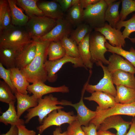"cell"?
<instances>
[{
    "mask_svg": "<svg viewBox=\"0 0 135 135\" xmlns=\"http://www.w3.org/2000/svg\"><path fill=\"white\" fill-rule=\"evenodd\" d=\"M10 10L11 22L15 26H25L30 18L26 15L17 6L16 0H7Z\"/></svg>",
    "mask_w": 135,
    "mask_h": 135,
    "instance_id": "22",
    "label": "cell"
},
{
    "mask_svg": "<svg viewBox=\"0 0 135 135\" xmlns=\"http://www.w3.org/2000/svg\"><path fill=\"white\" fill-rule=\"evenodd\" d=\"M96 114L90 123H92L98 130L102 121L106 118L114 115H124L135 117V102L128 104H116L114 107L104 110H96Z\"/></svg>",
    "mask_w": 135,
    "mask_h": 135,
    "instance_id": "7",
    "label": "cell"
},
{
    "mask_svg": "<svg viewBox=\"0 0 135 135\" xmlns=\"http://www.w3.org/2000/svg\"><path fill=\"white\" fill-rule=\"evenodd\" d=\"M121 10L120 13V20H124L129 14L135 11V1L122 0Z\"/></svg>",
    "mask_w": 135,
    "mask_h": 135,
    "instance_id": "38",
    "label": "cell"
},
{
    "mask_svg": "<svg viewBox=\"0 0 135 135\" xmlns=\"http://www.w3.org/2000/svg\"><path fill=\"white\" fill-rule=\"evenodd\" d=\"M69 62L73 64L75 68L83 67L86 69L80 58L66 55L62 58L56 60H47L45 64L47 74V80L52 82L56 81L58 78L57 72L64 64Z\"/></svg>",
    "mask_w": 135,
    "mask_h": 135,
    "instance_id": "9",
    "label": "cell"
},
{
    "mask_svg": "<svg viewBox=\"0 0 135 135\" xmlns=\"http://www.w3.org/2000/svg\"><path fill=\"white\" fill-rule=\"evenodd\" d=\"M66 132L67 135H85L81 126L76 120L69 124Z\"/></svg>",
    "mask_w": 135,
    "mask_h": 135,
    "instance_id": "40",
    "label": "cell"
},
{
    "mask_svg": "<svg viewBox=\"0 0 135 135\" xmlns=\"http://www.w3.org/2000/svg\"><path fill=\"white\" fill-rule=\"evenodd\" d=\"M92 30L88 24L85 23H82L78 26L74 30H72L70 34V38L78 44L88 33L92 32Z\"/></svg>",
    "mask_w": 135,
    "mask_h": 135,
    "instance_id": "37",
    "label": "cell"
},
{
    "mask_svg": "<svg viewBox=\"0 0 135 135\" xmlns=\"http://www.w3.org/2000/svg\"><path fill=\"white\" fill-rule=\"evenodd\" d=\"M17 53L12 49L0 47V63L8 69L16 67Z\"/></svg>",
    "mask_w": 135,
    "mask_h": 135,
    "instance_id": "30",
    "label": "cell"
},
{
    "mask_svg": "<svg viewBox=\"0 0 135 135\" xmlns=\"http://www.w3.org/2000/svg\"><path fill=\"white\" fill-rule=\"evenodd\" d=\"M56 20L44 16H35L30 19L24 26L32 39L39 40L56 25Z\"/></svg>",
    "mask_w": 135,
    "mask_h": 135,
    "instance_id": "4",
    "label": "cell"
},
{
    "mask_svg": "<svg viewBox=\"0 0 135 135\" xmlns=\"http://www.w3.org/2000/svg\"><path fill=\"white\" fill-rule=\"evenodd\" d=\"M60 5L63 12L68 10L72 6V0H55Z\"/></svg>",
    "mask_w": 135,
    "mask_h": 135,
    "instance_id": "43",
    "label": "cell"
},
{
    "mask_svg": "<svg viewBox=\"0 0 135 135\" xmlns=\"http://www.w3.org/2000/svg\"><path fill=\"white\" fill-rule=\"evenodd\" d=\"M28 92L32 93L37 99L42 98L44 95L55 92L67 93L69 92L68 87L65 85L58 87H53L47 85L44 83L38 82L30 85L27 88Z\"/></svg>",
    "mask_w": 135,
    "mask_h": 135,
    "instance_id": "15",
    "label": "cell"
},
{
    "mask_svg": "<svg viewBox=\"0 0 135 135\" xmlns=\"http://www.w3.org/2000/svg\"><path fill=\"white\" fill-rule=\"evenodd\" d=\"M85 135H97L96 126L92 123H90L88 126H82Z\"/></svg>",
    "mask_w": 135,
    "mask_h": 135,
    "instance_id": "41",
    "label": "cell"
},
{
    "mask_svg": "<svg viewBox=\"0 0 135 135\" xmlns=\"http://www.w3.org/2000/svg\"><path fill=\"white\" fill-rule=\"evenodd\" d=\"M91 32L88 33L83 40L78 44L80 58L86 69H92L93 63L91 61V56L90 49L89 38Z\"/></svg>",
    "mask_w": 135,
    "mask_h": 135,
    "instance_id": "25",
    "label": "cell"
},
{
    "mask_svg": "<svg viewBox=\"0 0 135 135\" xmlns=\"http://www.w3.org/2000/svg\"><path fill=\"white\" fill-rule=\"evenodd\" d=\"M38 100V104L36 106L27 110L28 113L24 116L26 119L25 124L28 123L32 118L38 116L39 122L41 124L44 118L51 112L55 110L64 108V107L57 105L70 106L72 103L71 102L66 100L60 101L52 94L46 96L43 98H39Z\"/></svg>",
    "mask_w": 135,
    "mask_h": 135,
    "instance_id": "3",
    "label": "cell"
},
{
    "mask_svg": "<svg viewBox=\"0 0 135 135\" xmlns=\"http://www.w3.org/2000/svg\"><path fill=\"white\" fill-rule=\"evenodd\" d=\"M100 0H80L79 4L81 7L84 9L88 6L95 4Z\"/></svg>",
    "mask_w": 135,
    "mask_h": 135,
    "instance_id": "44",
    "label": "cell"
},
{
    "mask_svg": "<svg viewBox=\"0 0 135 135\" xmlns=\"http://www.w3.org/2000/svg\"><path fill=\"white\" fill-rule=\"evenodd\" d=\"M10 87L4 81L0 80V101L7 104L15 103L16 98Z\"/></svg>",
    "mask_w": 135,
    "mask_h": 135,
    "instance_id": "36",
    "label": "cell"
},
{
    "mask_svg": "<svg viewBox=\"0 0 135 135\" xmlns=\"http://www.w3.org/2000/svg\"><path fill=\"white\" fill-rule=\"evenodd\" d=\"M97 135H116V134L108 130H98L97 132Z\"/></svg>",
    "mask_w": 135,
    "mask_h": 135,
    "instance_id": "48",
    "label": "cell"
},
{
    "mask_svg": "<svg viewBox=\"0 0 135 135\" xmlns=\"http://www.w3.org/2000/svg\"><path fill=\"white\" fill-rule=\"evenodd\" d=\"M116 94L115 97L117 103L128 104L135 102V89L123 86H116Z\"/></svg>",
    "mask_w": 135,
    "mask_h": 135,
    "instance_id": "26",
    "label": "cell"
},
{
    "mask_svg": "<svg viewBox=\"0 0 135 135\" xmlns=\"http://www.w3.org/2000/svg\"><path fill=\"white\" fill-rule=\"evenodd\" d=\"M90 96L84 97V99L96 102L98 106L96 110H104L114 107L117 104L115 97L111 94L104 92L96 91L91 94Z\"/></svg>",
    "mask_w": 135,
    "mask_h": 135,
    "instance_id": "16",
    "label": "cell"
},
{
    "mask_svg": "<svg viewBox=\"0 0 135 135\" xmlns=\"http://www.w3.org/2000/svg\"><path fill=\"white\" fill-rule=\"evenodd\" d=\"M84 9L79 4L72 6L68 10L66 19L72 26H77L84 21Z\"/></svg>",
    "mask_w": 135,
    "mask_h": 135,
    "instance_id": "29",
    "label": "cell"
},
{
    "mask_svg": "<svg viewBox=\"0 0 135 135\" xmlns=\"http://www.w3.org/2000/svg\"><path fill=\"white\" fill-rule=\"evenodd\" d=\"M35 41L36 50L34 58L30 64L20 70L30 83L38 82L44 83L47 80V77L45 64L47 60L50 42L40 40Z\"/></svg>",
    "mask_w": 135,
    "mask_h": 135,
    "instance_id": "1",
    "label": "cell"
},
{
    "mask_svg": "<svg viewBox=\"0 0 135 135\" xmlns=\"http://www.w3.org/2000/svg\"><path fill=\"white\" fill-rule=\"evenodd\" d=\"M66 55L65 50L60 41L50 42L48 51V60H57L63 57Z\"/></svg>",
    "mask_w": 135,
    "mask_h": 135,
    "instance_id": "33",
    "label": "cell"
},
{
    "mask_svg": "<svg viewBox=\"0 0 135 135\" xmlns=\"http://www.w3.org/2000/svg\"><path fill=\"white\" fill-rule=\"evenodd\" d=\"M61 132V128L59 127H57L53 131L52 135H67L66 131L62 133Z\"/></svg>",
    "mask_w": 135,
    "mask_h": 135,
    "instance_id": "47",
    "label": "cell"
},
{
    "mask_svg": "<svg viewBox=\"0 0 135 135\" xmlns=\"http://www.w3.org/2000/svg\"><path fill=\"white\" fill-rule=\"evenodd\" d=\"M90 78V77H88L87 81L84 86L80 101L76 104H73L72 103L70 105L76 110L77 113L76 116V120L81 126H88L96 114V111H92L88 108L84 104L83 101L84 96L86 91V88L88 84Z\"/></svg>",
    "mask_w": 135,
    "mask_h": 135,
    "instance_id": "12",
    "label": "cell"
},
{
    "mask_svg": "<svg viewBox=\"0 0 135 135\" xmlns=\"http://www.w3.org/2000/svg\"><path fill=\"white\" fill-rule=\"evenodd\" d=\"M18 130L17 126H11L9 130L5 134H2L0 135H18Z\"/></svg>",
    "mask_w": 135,
    "mask_h": 135,
    "instance_id": "45",
    "label": "cell"
},
{
    "mask_svg": "<svg viewBox=\"0 0 135 135\" xmlns=\"http://www.w3.org/2000/svg\"><path fill=\"white\" fill-rule=\"evenodd\" d=\"M108 6L105 0H100L84 9V21L94 29L104 26L105 13Z\"/></svg>",
    "mask_w": 135,
    "mask_h": 135,
    "instance_id": "5",
    "label": "cell"
},
{
    "mask_svg": "<svg viewBox=\"0 0 135 135\" xmlns=\"http://www.w3.org/2000/svg\"><path fill=\"white\" fill-rule=\"evenodd\" d=\"M39 1L38 6L44 16L56 20L63 18L64 12L57 2L55 0L39 2Z\"/></svg>",
    "mask_w": 135,
    "mask_h": 135,
    "instance_id": "19",
    "label": "cell"
},
{
    "mask_svg": "<svg viewBox=\"0 0 135 135\" xmlns=\"http://www.w3.org/2000/svg\"><path fill=\"white\" fill-rule=\"evenodd\" d=\"M72 25L64 18L56 20V26L48 33L42 37L41 41L51 42L60 41L68 36L73 30Z\"/></svg>",
    "mask_w": 135,
    "mask_h": 135,
    "instance_id": "11",
    "label": "cell"
},
{
    "mask_svg": "<svg viewBox=\"0 0 135 135\" xmlns=\"http://www.w3.org/2000/svg\"><path fill=\"white\" fill-rule=\"evenodd\" d=\"M108 60L107 68L112 73L116 70H121L134 74H135V68L133 65L119 55L112 54L110 56Z\"/></svg>",
    "mask_w": 135,
    "mask_h": 135,
    "instance_id": "18",
    "label": "cell"
},
{
    "mask_svg": "<svg viewBox=\"0 0 135 135\" xmlns=\"http://www.w3.org/2000/svg\"><path fill=\"white\" fill-rule=\"evenodd\" d=\"M113 83L116 86H123L135 89V77L134 74L121 70L112 73Z\"/></svg>",
    "mask_w": 135,
    "mask_h": 135,
    "instance_id": "23",
    "label": "cell"
},
{
    "mask_svg": "<svg viewBox=\"0 0 135 135\" xmlns=\"http://www.w3.org/2000/svg\"><path fill=\"white\" fill-rule=\"evenodd\" d=\"M80 0H72V6L79 4Z\"/></svg>",
    "mask_w": 135,
    "mask_h": 135,
    "instance_id": "50",
    "label": "cell"
},
{
    "mask_svg": "<svg viewBox=\"0 0 135 135\" xmlns=\"http://www.w3.org/2000/svg\"><path fill=\"white\" fill-rule=\"evenodd\" d=\"M134 0L135 1V0Z\"/></svg>",
    "mask_w": 135,
    "mask_h": 135,
    "instance_id": "51",
    "label": "cell"
},
{
    "mask_svg": "<svg viewBox=\"0 0 135 135\" xmlns=\"http://www.w3.org/2000/svg\"><path fill=\"white\" fill-rule=\"evenodd\" d=\"M132 122L124 120L119 115H114L105 118L100 124L98 130L106 131L114 128L117 131L116 135H126Z\"/></svg>",
    "mask_w": 135,
    "mask_h": 135,
    "instance_id": "13",
    "label": "cell"
},
{
    "mask_svg": "<svg viewBox=\"0 0 135 135\" xmlns=\"http://www.w3.org/2000/svg\"><path fill=\"white\" fill-rule=\"evenodd\" d=\"M36 42L33 40L22 51L17 53L16 58V67L21 70L30 64L36 56Z\"/></svg>",
    "mask_w": 135,
    "mask_h": 135,
    "instance_id": "17",
    "label": "cell"
},
{
    "mask_svg": "<svg viewBox=\"0 0 135 135\" xmlns=\"http://www.w3.org/2000/svg\"><path fill=\"white\" fill-rule=\"evenodd\" d=\"M76 120L74 112H66L61 109L55 110L49 114L43 120L42 124L36 128L39 134L41 135L44 130L52 126H60L64 124H70Z\"/></svg>",
    "mask_w": 135,
    "mask_h": 135,
    "instance_id": "6",
    "label": "cell"
},
{
    "mask_svg": "<svg viewBox=\"0 0 135 135\" xmlns=\"http://www.w3.org/2000/svg\"><path fill=\"white\" fill-rule=\"evenodd\" d=\"M13 84L18 92L28 94L27 88L30 85L21 70L17 67L9 69Z\"/></svg>",
    "mask_w": 135,
    "mask_h": 135,
    "instance_id": "21",
    "label": "cell"
},
{
    "mask_svg": "<svg viewBox=\"0 0 135 135\" xmlns=\"http://www.w3.org/2000/svg\"><path fill=\"white\" fill-rule=\"evenodd\" d=\"M10 10L8 0H0V31L12 24Z\"/></svg>",
    "mask_w": 135,
    "mask_h": 135,
    "instance_id": "31",
    "label": "cell"
},
{
    "mask_svg": "<svg viewBox=\"0 0 135 135\" xmlns=\"http://www.w3.org/2000/svg\"><path fill=\"white\" fill-rule=\"evenodd\" d=\"M106 42L104 37L100 32H97L92 34L90 33L89 38L90 49L91 61L93 63L100 61L104 64H108V60L104 56L105 53L108 52L105 46Z\"/></svg>",
    "mask_w": 135,
    "mask_h": 135,
    "instance_id": "8",
    "label": "cell"
},
{
    "mask_svg": "<svg viewBox=\"0 0 135 135\" xmlns=\"http://www.w3.org/2000/svg\"><path fill=\"white\" fill-rule=\"evenodd\" d=\"M15 103L8 104V110L3 112L0 116V122L6 125L10 124L11 126H18L24 125L25 121L20 118L17 115L14 106Z\"/></svg>",
    "mask_w": 135,
    "mask_h": 135,
    "instance_id": "24",
    "label": "cell"
},
{
    "mask_svg": "<svg viewBox=\"0 0 135 135\" xmlns=\"http://www.w3.org/2000/svg\"><path fill=\"white\" fill-rule=\"evenodd\" d=\"M33 41L24 26L12 24L0 31V47L12 49L17 53Z\"/></svg>",
    "mask_w": 135,
    "mask_h": 135,
    "instance_id": "2",
    "label": "cell"
},
{
    "mask_svg": "<svg viewBox=\"0 0 135 135\" xmlns=\"http://www.w3.org/2000/svg\"><path fill=\"white\" fill-rule=\"evenodd\" d=\"M121 0L116 1L108 5L106 10L105 20L109 25L116 28L118 22L120 20V16L118 9Z\"/></svg>",
    "mask_w": 135,
    "mask_h": 135,
    "instance_id": "28",
    "label": "cell"
},
{
    "mask_svg": "<svg viewBox=\"0 0 135 135\" xmlns=\"http://www.w3.org/2000/svg\"><path fill=\"white\" fill-rule=\"evenodd\" d=\"M18 135H36V132L33 130H29L24 125L17 126Z\"/></svg>",
    "mask_w": 135,
    "mask_h": 135,
    "instance_id": "42",
    "label": "cell"
},
{
    "mask_svg": "<svg viewBox=\"0 0 135 135\" xmlns=\"http://www.w3.org/2000/svg\"><path fill=\"white\" fill-rule=\"evenodd\" d=\"M123 27L125 28L122 32L124 38L125 39L126 38H128L132 42H134V39L130 38L129 36L132 33L135 32V13L131 18L127 20H120L117 24L116 28L120 30Z\"/></svg>",
    "mask_w": 135,
    "mask_h": 135,
    "instance_id": "34",
    "label": "cell"
},
{
    "mask_svg": "<svg viewBox=\"0 0 135 135\" xmlns=\"http://www.w3.org/2000/svg\"><path fill=\"white\" fill-rule=\"evenodd\" d=\"M0 77L11 88L14 94L17 90L14 86L11 78L10 70L6 69L0 63Z\"/></svg>",
    "mask_w": 135,
    "mask_h": 135,
    "instance_id": "39",
    "label": "cell"
},
{
    "mask_svg": "<svg viewBox=\"0 0 135 135\" xmlns=\"http://www.w3.org/2000/svg\"><path fill=\"white\" fill-rule=\"evenodd\" d=\"M132 124L130 129L126 135H135V117H134L132 121Z\"/></svg>",
    "mask_w": 135,
    "mask_h": 135,
    "instance_id": "46",
    "label": "cell"
},
{
    "mask_svg": "<svg viewBox=\"0 0 135 135\" xmlns=\"http://www.w3.org/2000/svg\"><path fill=\"white\" fill-rule=\"evenodd\" d=\"M60 41L64 48L66 55L75 58H80L77 44L74 40L65 36Z\"/></svg>",
    "mask_w": 135,
    "mask_h": 135,
    "instance_id": "35",
    "label": "cell"
},
{
    "mask_svg": "<svg viewBox=\"0 0 135 135\" xmlns=\"http://www.w3.org/2000/svg\"><path fill=\"white\" fill-rule=\"evenodd\" d=\"M108 6L117 1L115 0H105Z\"/></svg>",
    "mask_w": 135,
    "mask_h": 135,
    "instance_id": "49",
    "label": "cell"
},
{
    "mask_svg": "<svg viewBox=\"0 0 135 135\" xmlns=\"http://www.w3.org/2000/svg\"><path fill=\"white\" fill-rule=\"evenodd\" d=\"M94 29L96 32L102 34L112 46L124 47L126 42L120 30L112 27L107 23H106L104 26L95 28Z\"/></svg>",
    "mask_w": 135,
    "mask_h": 135,
    "instance_id": "14",
    "label": "cell"
},
{
    "mask_svg": "<svg viewBox=\"0 0 135 135\" xmlns=\"http://www.w3.org/2000/svg\"><path fill=\"white\" fill-rule=\"evenodd\" d=\"M38 0H16V4L25 12L30 18L35 16H44L38 8L37 3Z\"/></svg>",
    "mask_w": 135,
    "mask_h": 135,
    "instance_id": "27",
    "label": "cell"
},
{
    "mask_svg": "<svg viewBox=\"0 0 135 135\" xmlns=\"http://www.w3.org/2000/svg\"><path fill=\"white\" fill-rule=\"evenodd\" d=\"M97 65L100 66L104 72V76L96 84H88L86 91L90 93L96 91H100L109 94L115 97L116 94V90L114 85L112 73L108 70L107 67L103 65V63L99 61L96 63Z\"/></svg>",
    "mask_w": 135,
    "mask_h": 135,
    "instance_id": "10",
    "label": "cell"
},
{
    "mask_svg": "<svg viewBox=\"0 0 135 135\" xmlns=\"http://www.w3.org/2000/svg\"><path fill=\"white\" fill-rule=\"evenodd\" d=\"M108 52L112 54H118L130 62L135 68V50L132 47L129 51L124 50L121 47H114L111 45L107 42L105 44Z\"/></svg>",
    "mask_w": 135,
    "mask_h": 135,
    "instance_id": "32",
    "label": "cell"
},
{
    "mask_svg": "<svg viewBox=\"0 0 135 135\" xmlns=\"http://www.w3.org/2000/svg\"><path fill=\"white\" fill-rule=\"evenodd\" d=\"M14 95L17 101V115L19 118L25 111L38 105V99L33 95L22 94L17 91Z\"/></svg>",
    "mask_w": 135,
    "mask_h": 135,
    "instance_id": "20",
    "label": "cell"
}]
</instances>
